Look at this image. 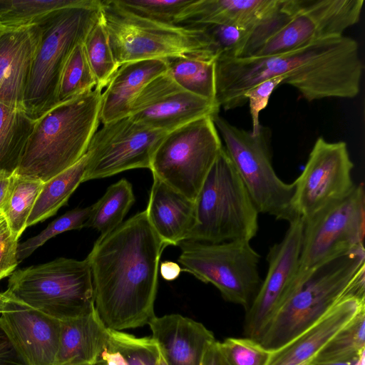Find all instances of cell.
I'll return each instance as SVG.
<instances>
[{"mask_svg": "<svg viewBox=\"0 0 365 365\" xmlns=\"http://www.w3.org/2000/svg\"><path fill=\"white\" fill-rule=\"evenodd\" d=\"M362 68L357 42L344 35L267 56L217 58L215 103L225 110L241 107L248 90L278 76L309 102L352 98L359 92Z\"/></svg>", "mask_w": 365, "mask_h": 365, "instance_id": "obj_1", "label": "cell"}, {"mask_svg": "<svg viewBox=\"0 0 365 365\" xmlns=\"http://www.w3.org/2000/svg\"><path fill=\"white\" fill-rule=\"evenodd\" d=\"M167 246L145 210L96 240L87 259L95 309L108 329L142 327L155 316L159 262Z\"/></svg>", "mask_w": 365, "mask_h": 365, "instance_id": "obj_2", "label": "cell"}, {"mask_svg": "<svg viewBox=\"0 0 365 365\" xmlns=\"http://www.w3.org/2000/svg\"><path fill=\"white\" fill-rule=\"evenodd\" d=\"M365 252L358 248L314 270L289 295L259 342L272 351L307 329L347 297L365 299Z\"/></svg>", "mask_w": 365, "mask_h": 365, "instance_id": "obj_3", "label": "cell"}, {"mask_svg": "<svg viewBox=\"0 0 365 365\" xmlns=\"http://www.w3.org/2000/svg\"><path fill=\"white\" fill-rule=\"evenodd\" d=\"M102 93L95 88L35 120L15 173L45 182L81 160L100 122Z\"/></svg>", "mask_w": 365, "mask_h": 365, "instance_id": "obj_4", "label": "cell"}, {"mask_svg": "<svg viewBox=\"0 0 365 365\" xmlns=\"http://www.w3.org/2000/svg\"><path fill=\"white\" fill-rule=\"evenodd\" d=\"M100 16L101 1L86 0L56 10L34 25L35 46L23 101L24 110L33 120L57 104L63 67Z\"/></svg>", "mask_w": 365, "mask_h": 365, "instance_id": "obj_5", "label": "cell"}, {"mask_svg": "<svg viewBox=\"0 0 365 365\" xmlns=\"http://www.w3.org/2000/svg\"><path fill=\"white\" fill-rule=\"evenodd\" d=\"M101 16L118 64L185 56L213 59L217 51L204 31L192 25H172L140 17L117 0L101 1Z\"/></svg>", "mask_w": 365, "mask_h": 365, "instance_id": "obj_6", "label": "cell"}, {"mask_svg": "<svg viewBox=\"0 0 365 365\" xmlns=\"http://www.w3.org/2000/svg\"><path fill=\"white\" fill-rule=\"evenodd\" d=\"M363 0H282L277 15L252 32L240 57L267 56L343 36L360 19Z\"/></svg>", "mask_w": 365, "mask_h": 365, "instance_id": "obj_7", "label": "cell"}, {"mask_svg": "<svg viewBox=\"0 0 365 365\" xmlns=\"http://www.w3.org/2000/svg\"><path fill=\"white\" fill-rule=\"evenodd\" d=\"M195 223L187 240L248 241L259 212L224 146L195 200Z\"/></svg>", "mask_w": 365, "mask_h": 365, "instance_id": "obj_8", "label": "cell"}, {"mask_svg": "<svg viewBox=\"0 0 365 365\" xmlns=\"http://www.w3.org/2000/svg\"><path fill=\"white\" fill-rule=\"evenodd\" d=\"M6 291L17 300L59 320L80 317L95 309L87 257H60L18 269L11 274Z\"/></svg>", "mask_w": 365, "mask_h": 365, "instance_id": "obj_9", "label": "cell"}, {"mask_svg": "<svg viewBox=\"0 0 365 365\" xmlns=\"http://www.w3.org/2000/svg\"><path fill=\"white\" fill-rule=\"evenodd\" d=\"M212 118L258 212L289 223L299 218L293 206V182H283L272 167L269 128L262 125L259 132L253 135L233 125L219 113Z\"/></svg>", "mask_w": 365, "mask_h": 365, "instance_id": "obj_10", "label": "cell"}, {"mask_svg": "<svg viewBox=\"0 0 365 365\" xmlns=\"http://www.w3.org/2000/svg\"><path fill=\"white\" fill-rule=\"evenodd\" d=\"M178 246V262L182 271L213 284L225 300L248 309L262 282L259 273L260 256L250 242L185 240Z\"/></svg>", "mask_w": 365, "mask_h": 365, "instance_id": "obj_11", "label": "cell"}, {"mask_svg": "<svg viewBox=\"0 0 365 365\" xmlns=\"http://www.w3.org/2000/svg\"><path fill=\"white\" fill-rule=\"evenodd\" d=\"M222 148L212 116H203L168 132L150 170L153 176L195 201Z\"/></svg>", "mask_w": 365, "mask_h": 365, "instance_id": "obj_12", "label": "cell"}, {"mask_svg": "<svg viewBox=\"0 0 365 365\" xmlns=\"http://www.w3.org/2000/svg\"><path fill=\"white\" fill-rule=\"evenodd\" d=\"M303 224L299 269L291 294L317 268L364 245V184L355 185L346 196L327 205Z\"/></svg>", "mask_w": 365, "mask_h": 365, "instance_id": "obj_13", "label": "cell"}, {"mask_svg": "<svg viewBox=\"0 0 365 365\" xmlns=\"http://www.w3.org/2000/svg\"><path fill=\"white\" fill-rule=\"evenodd\" d=\"M167 133L129 115L103 124L88 144L83 182L132 169H150L153 155Z\"/></svg>", "mask_w": 365, "mask_h": 365, "instance_id": "obj_14", "label": "cell"}, {"mask_svg": "<svg viewBox=\"0 0 365 365\" xmlns=\"http://www.w3.org/2000/svg\"><path fill=\"white\" fill-rule=\"evenodd\" d=\"M353 168L345 142L318 138L303 171L293 182V206L298 216L305 220L349 194L356 185Z\"/></svg>", "mask_w": 365, "mask_h": 365, "instance_id": "obj_15", "label": "cell"}, {"mask_svg": "<svg viewBox=\"0 0 365 365\" xmlns=\"http://www.w3.org/2000/svg\"><path fill=\"white\" fill-rule=\"evenodd\" d=\"M289 224L283 239L269 248L267 274L246 311L244 334L245 337L257 341L289 297L297 275L304 224L301 217Z\"/></svg>", "mask_w": 365, "mask_h": 365, "instance_id": "obj_16", "label": "cell"}, {"mask_svg": "<svg viewBox=\"0 0 365 365\" xmlns=\"http://www.w3.org/2000/svg\"><path fill=\"white\" fill-rule=\"evenodd\" d=\"M220 108L215 103L182 88L166 71L141 90L128 115L151 128L168 133L195 119L217 114Z\"/></svg>", "mask_w": 365, "mask_h": 365, "instance_id": "obj_17", "label": "cell"}, {"mask_svg": "<svg viewBox=\"0 0 365 365\" xmlns=\"http://www.w3.org/2000/svg\"><path fill=\"white\" fill-rule=\"evenodd\" d=\"M4 293L0 323L24 364L55 365L61 321Z\"/></svg>", "mask_w": 365, "mask_h": 365, "instance_id": "obj_18", "label": "cell"}, {"mask_svg": "<svg viewBox=\"0 0 365 365\" xmlns=\"http://www.w3.org/2000/svg\"><path fill=\"white\" fill-rule=\"evenodd\" d=\"M148 324L168 365H201L206 349L216 340L202 324L178 314L155 316Z\"/></svg>", "mask_w": 365, "mask_h": 365, "instance_id": "obj_19", "label": "cell"}, {"mask_svg": "<svg viewBox=\"0 0 365 365\" xmlns=\"http://www.w3.org/2000/svg\"><path fill=\"white\" fill-rule=\"evenodd\" d=\"M282 0H193L178 25L219 24L253 32L275 17Z\"/></svg>", "mask_w": 365, "mask_h": 365, "instance_id": "obj_20", "label": "cell"}, {"mask_svg": "<svg viewBox=\"0 0 365 365\" xmlns=\"http://www.w3.org/2000/svg\"><path fill=\"white\" fill-rule=\"evenodd\" d=\"M365 307V299L347 297L286 344L271 351L267 365L298 364L318 352Z\"/></svg>", "mask_w": 365, "mask_h": 365, "instance_id": "obj_21", "label": "cell"}, {"mask_svg": "<svg viewBox=\"0 0 365 365\" xmlns=\"http://www.w3.org/2000/svg\"><path fill=\"white\" fill-rule=\"evenodd\" d=\"M35 40L34 26L0 35V103L24 110Z\"/></svg>", "mask_w": 365, "mask_h": 365, "instance_id": "obj_22", "label": "cell"}, {"mask_svg": "<svg viewBox=\"0 0 365 365\" xmlns=\"http://www.w3.org/2000/svg\"><path fill=\"white\" fill-rule=\"evenodd\" d=\"M153 178L145 209L148 220L168 245H178L187 240L195 226V201Z\"/></svg>", "mask_w": 365, "mask_h": 365, "instance_id": "obj_23", "label": "cell"}, {"mask_svg": "<svg viewBox=\"0 0 365 365\" xmlns=\"http://www.w3.org/2000/svg\"><path fill=\"white\" fill-rule=\"evenodd\" d=\"M166 71L163 59L131 61L120 66L102 93L100 121L105 124L128 116L141 90Z\"/></svg>", "mask_w": 365, "mask_h": 365, "instance_id": "obj_24", "label": "cell"}, {"mask_svg": "<svg viewBox=\"0 0 365 365\" xmlns=\"http://www.w3.org/2000/svg\"><path fill=\"white\" fill-rule=\"evenodd\" d=\"M60 321L55 365H96L108 344L109 331L96 309L86 314Z\"/></svg>", "mask_w": 365, "mask_h": 365, "instance_id": "obj_25", "label": "cell"}, {"mask_svg": "<svg viewBox=\"0 0 365 365\" xmlns=\"http://www.w3.org/2000/svg\"><path fill=\"white\" fill-rule=\"evenodd\" d=\"M88 155L43 183L26 223V227L56 214L64 205L78 185L83 182Z\"/></svg>", "mask_w": 365, "mask_h": 365, "instance_id": "obj_26", "label": "cell"}, {"mask_svg": "<svg viewBox=\"0 0 365 365\" xmlns=\"http://www.w3.org/2000/svg\"><path fill=\"white\" fill-rule=\"evenodd\" d=\"M34 121L24 110L0 103V171L16 173Z\"/></svg>", "mask_w": 365, "mask_h": 365, "instance_id": "obj_27", "label": "cell"}, {"mask_svg": "<svg viewBox=\"0 0 365 365\" xmlns=\"http://www.w3.org/2000/svg\"><path fill=\"white\" fill-rule=\"evenodd\" d=\"M216 58L171 56L163 60L167 72L178 86L189 93L215 103Z\"/></svg>", "mask_w": 365, "mask_h": 365, "instance_id": "obj_28", "label": "cell"}, {"mask_svg": "<svg viewBox=\"0 0 365 365\" xmlns=\"http://www.w3.org/2000/svg\"><path fill=\"white\" fill-rule=\"evenodd\" d=\"M135 202L132 185L121 179L109 186L104 195L94 204L87 227L106 237L123 222V219Z\"/></svg>", "mask_w": 365, "mask_h": 365, "instance_id": "obj_29", "label": "cell"}, {"mask_svg": "<svg viewBox=\"0 0 365 365\" xmlns=\"http://www.w3.org/2000/svg\"><path fill=\"white\" fill-rule=\"evenodd\" d=\"M43 182L36 178L13 175L7 199L1 211L11 233L19 238L38 196Z\"/></svg>", "mask_w": 365, "mask_h": 365, "instance_id": "obj_30", "label": "cell"}, {"mask_svg": "<svg viewBox=\"0 0 365 365\" xmlns=\"http://www.w3.org/2000/svg\"><path fill=\"white\" fill-rule=\"evenodd\" d=\"M86 0H0V29L14 31L35 25L48 14Z\"/></svg>", "mask_w": 365, "mask_h": 365, "instance_id": "obj_31", "label": "cell"}, {"mask_svg": "<svg viewBox=\"0 0 365 365\" xmlns=\"http://www.w3.org/2000/svg\"><path fill=\"white\" fill-rule=\"evenodd\" d=\"M365 353V307L318 352L314 363H334L359 358Z\"/></svg>", "mask_w": 365, "mask_h": 365, "instance_id": "obj_32", "label": "cell"}, {"mask_svg": "<svg viewBox=\"0 0 365 365\" xmlns=\"http://www.w3.org/2000/svg\"><path fill=\"white\" fill-rule=\"evenodd\" d=\"M96 84L83 43H78L70 53L61 71L56 103H63L91 92Z\"/></svg>", "mask_w": 365, "mask_h": 365, "instance_id": "obj_33", "label": "cell"}, {"mask_svg": "<svg viewBox=\"0 0 365 365\" xmlns=\"http://www.w3.org/2000/svg\"><path fill=\"white\" fill-rule=\"evenodd\" d=\"M83 45L96 81V88L103 90L120 66L113 57L101 16L87 34Z\"/></svg>", "mask_w": 365, "mask_h": 365, "instance_id": "obj_34", "label": "cell"}, {"mask_svg": "<svg viewBox=\"0 0 365 365\" xmlns=\"http://www.w3.org/2000/svg\"><path fill=\"white\" fill-rule=\"evenodd\" d=\"M93 205L78 207L66 212L56 218L37 235L29 238L17 247V259L21 262L51 238L72 230H80L87 226Z\"/></svg>", "mask_w": 365, "mask_h": 365, "instance_id": "obj_35", "label": "cell"}, {"mask_svg": "<svg viewBox=\"0 0 365 365\" xmlns=\"http://www.w3.org/2000/svg\"><path fill=\"white\" fill-rule=\"evenodd\" d=\"M108 342L118 349L127 365H159L160 351L152 337H137L108 329Z\"/></svg>", "mask_w": 365, "mask_h": 365, "instance_id": "obj_36", "label": "cell"}, {"mask_svg": "<svg viewBox=\"0 0 365 365\" xmlns=\"http://www.w3.org/2000/svg\"><path fill=\"white\" fill-rule=\"evenodd\" d=\"M130 12L146 19L177 25L185 9L193 0H117Z\"/></svg>", "mask_w": 365, "mask_h": 365, "instance_id": "obj_37", "label": "cell"}, {"mask_svg": "<svg viewBox=\"0 0 365 365\" xmlns=\"http://www.w3.org/2000/svg\"><path fill=\"white\" fill-rule=\"evenodd\" d=\"M191 25L204 31L217 49V58L240 57L252 34V31L228 25Z\"/></svg>", "mask_w": 365, "mask_h": 365, "instance_id": "obj_38", "label": "cell"}, {"mask_svg": "<svg viewBox=\"0 0 365 365\" xmlns=\"http://www.w3.org/2000/svg\"><path fill=\"white\" fill-rule=\"evenodd\" d=\"M220 349L229 365H267L271 351L248 337H229L219 341Z\"/></svg>", "mask_w": 365, "mask_h": 365, "instance_id": "obj_39", "label": "cell"}, {"mask_svg": "<svg viewBox=\"0 0 365 365\" xmlns=\"http://www.w3.org/2000/svg\"><path fill=\"white\" fill-rule=\"evenodd\" d=\"M284 79L283 76L269 78L253 86L245 93V101L249 102L252 125L251 132L253 135L257 134L262 126L259 120L260 111L267 107L272 93L277 87L284 83Z\"/></svg>", "mask_w": 365, "mask_h": 365, "instance_id": "obj_40", "label": "cell"}, {"mask_svg": "<svg viewBox=\"0 0 365 365\" xmlns=\"http://www.w3.org/2000/svg\"><path fill=\"white\" fill-rule=\"evenodd\" d=\"M18 240L4 219L0 223V280L11 275L19 263L17 259Z\"/></svg>", "mask_w": 365, "mask_h": 365, "instance_id": "obj_41", "label": "cell"}, {"mask_svg": "<svg viewBox=\"0 0 365 365\" xmlns=\"http://www.w3.org/2000/svg\"><path fill=\"white\" fill-rule=\"evenodd\" d=\"M0 365H26L14 349L0 323Z\"/></svg>", "mask_w": 365, "mask_h": 365, "instance_id": "obj_42", "label": "cell"}, {"mask_svg": "<svg viewBox=\"0 0 365 365\" xmlns=\"http://www.w3.org/2000/svg\"><path fill=\"white\" fill-rule=\"evenodd\" d=\"M201 365H229L220 349L219 341L215 340L209 344Z\"/></svg>", "mask_w": 365, "mask_h": 365, "instance_id": "obj_43", "label": "cell"}, {"mask_svg": "<svg viewBox=\"0 0 365 365\" xmlns=\"http://www.w3.org/2000/svg\"><path fill=\"white\" fill-rule=\"evenodd\" d=\"M182 268L179 264L171 261H165L160 265V272L163 279L172 281L179 277Z\"/></svg>", "mask_w": 365, "mask_h": 365, "instance_id": "obj_44", "label": "cell"}, {"mask_svg": "<svg viewBox=\"0 0 365 365\" xmlns=\"http://www.w3.org/2000/svg\"><path fill=\"white\" fill-rule=\"evenodd\" d=\"M14 174L0 171V212L7 199Z\"/></svg>", "mask_w": 365, "mask_h": 365, "instance_id": "obj_45", "label": "cell"}, {"mask_svg": "<svg viewBox=\"0 0 365 365\" xmlns=\"http://www.w3.org/2000/svg\"><path fill=\"white\" fill-rule=\"evenodd\" d=\"M364 354L363 353L359 358L340 362L316 364L313 362L312 365H364Z\"/></svg>", "mask_w": 365, "mask_h": 365, "instance_id": "obj_46", "label": "cell"}, {"mask_svg": "<svg viewBox=\"0 0 365 365\" xmlns=\"http://www.w3.org/2000/svg\"><path fill=\"white\" fill-rule=\"evenodd\" d=\"M314 358H312L310 359H308L305 361H303V362H301V363H298V364H287V365H312L313 364V362L314 361Z\"/></svg>", "mask_w": 365, "mask_h": 365, "instance_id": "obj_47", "label": "cell"}, {"mask_svg": "<svg viewBox=\"0 0 365 365\" xmlns=\"http://www.w3.org/2000/svg\"><path fill=\"white\" fill-rule=\"evenodd\" d=\"M5 301V295L4 292H0V314L3 309L4 304Z\"/></svg>", "mask_w": 365, "mask_h": 365, "instance_id": "obj_48", "label": "cell"}, {"mask_svg": "<svg viewBox=\"0 0 365 365\" xmlns=\"http://www.w3.org/2000/svg\"><path fill=\"white\" fill-rule=\"evenodd\" d=\"M159 365H168L160 354Z\"/></svg>", "mask_w": 365, "mask_h": 365, "instance_id": "obj_49", "label": "cell"}, {"mask_svg": "<svg viewBox=\"0 0 365 365\" xmlns=\"http://www.w3.org/2000/svg\"><path fill=\"white\" fill-rule=\"evenodd\" d=\"M4 219V215H2L1 212H0V222H2Z\"/></svg>", "mask_w": 365, "mask_h": 365, "instance_id": "obj_50", "label": "cell"}, {"mask_svg": "<svg viewBox=\"0 0 365 365\" xmlns=\"http://www.w3.org/2000/svg\"><path fill=\"white\" fill-rule=\"evenodd\" d=\"M3 32H4V31L0 29V35H1Z\"/></svg>", "mask_w": 365, "mask_h": 365, "instance_id": "obj_51", "label": "cell"}, {"mask_svg": "<svg viewBox=\"0 0 365 365\" xmlns=\"http://www.w3.org/2000/svg\"><path fill=\"white\" fill-rule=\"evenodd\" d=\"M1 222H0V223H1Z\"/></svg>", "mask_w": 365, "mask_h": 365, "instance_id": "obj_52", "label": "cell"}]
</instances>
